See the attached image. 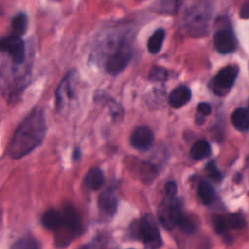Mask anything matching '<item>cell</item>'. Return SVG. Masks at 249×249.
<instances>
[{
  "label": "cell",
  "instance_id": "1",
  "mask_svg": "<svg viewBox=\"0 0 249 249\" xmlns=\"http://www.w3.org/2000/svg\"><path fill=\"white\" fill-rule=\"evenodd\" d=\"M46 130L43 110L41 108L33 109L20 123L13 135L8 149L10 157L20 159L32 152L42 143Z\"/></svg>",
  "mask_w": 249,
  "mask_h": 249
},
{
  "label": "cell",
  "instance_id": "2",
  "mask_svg": "<svg viewBox=\"0 0 249 249\" xmlns=\"http://www.w3.org/2000/svg\"><path fill=\"white\" fill-rule=\"evenodd\" d=\"M211 8L204 2L197 3L186 12L184 26L192 37H203L208 33L211 20Z\"/></svg>",
  "mask_w": 249,
  "mask_h": 249
},
{
  "label": "cell",
  "instance_id": "3",
  "mask_svg": "<svg viewBox=\"0 0 249 249\" xmlns=\"http://www.w3.org/2000/svg\"><path fill=\"white\" fill-rule=\"evenodd\" d=\"M61 214L62 224L60 230L56 232V243L60 246H66V244L82 232V220L76 208L71 204L64 206Z\"/></svg>",
  "mask_w": 249,
  "mask_h": 249
},
{
  "label": "cell",
  "instance_id": "4",
  "mask_svg": "<svg viewBox=\"0 0 249 249\" xmlns=\"http://www.w3.org/2000/svg\"><path fill=\"white\" fill-rule=\"evenodd\" d=\"M132 56L133 48L130 40L125 37L122 38L105 61L104 67L106 72L113 76L119 75L129 64Z\"/></svg>",
  "mask_w": 249,
  "mask_h": 249
},
{
  "label": "cell",
  "instance_id": "5",
  "mask_svg": "<svg viewBox=\"0 0 249 249\" xmlns=\"http://www.w3.org/2000/svg\"><path fill=\"white\" fill-rule=\"evenodd\" d=\"M184 216L185 213L182 209V203L178 198L165 196V198L159 206V221L167 230L178 228Z\"/></svg>",
  "mask_w": 249,
  "mask_h": 249
},
{
  "label": "cell",
  "instance_id": "6",
  "mask_svg": "<svg viewBox=\"0 0 249 249\" xmlns=\"http://www.w3.org/2000/svg\"><path fill=\"white\" fill-rule=\"evenodd\" d=\"M138 235L144 244V249H159L163 241L155 218L151 214L144 215L138 223Z\"/></svg>",
  "mask_w": 249,
  "mask_h": 249
},
{
  "label": "cell",
  "instance_id": "7",
  "mask_svg": "<svg viewBox=\"0 0 249 249\" xmlns=\"http://www.w3.org/2000/svg\"><path fill=\"white\" fill-rule=\"evenodd\" d=\"M239 68L236 65L223 67L209 83L210 89L219 96H224L231 89L237 78Z\"/></svg>",
  "mask_w": 249,
  "mask_h": 249
},
{
  "label": "cell",
  "instance_id": "8",
  "mask_svg": "<svg viewBox=\"0 0 249 249\" xmlns=\"http://www.w3.org/2000/svg\"><path fill=\"white\" fill-rule=\"evenodd\" d=\"M213 41L216 50L222 54L231 53L235 51L236 39L231 23L227 18H225L220 27L216 29L213 36Z\"/></svg>",
  "mask_w": 249,
  "mask_h": 249
},
{
  "label": "cell",
  "instance_id": "9",
  "mask_svg": "<svg viewBox=\"0 0 249 249\" xmlns=\"http://www.w3.org/2000/svg\"><path fill=\"white\" fill-rule=\"evenodd\" d=\"M0 52L9 53L15 63L20 64L25 59L24 43L20 36L13 34L0 40Z\"/></svg>",
  "mask_w": 249,
  "mask_h": 249
},
{
  "label": "cell",
  "instance_id": "10",
  "mask_svg": "<svg viewBox=\"0 0 249 249\" xmlns=\"http://www.w3.org/2000/svg\"><path fill=\"white\" fill-rule=\"evenodd\" d=\"M75 70H70L66 76L59 83L55 97H56V107L58 110L64 109L74 98V81H75Z\"/></svg>",
  "mask_w": 249,
  "mask_h": 249
},
{
  "label": "cell",
  "instance_id": "11",
  "mask_svg": "<svg viewBox=\"0 0 249 249\" xmlns=\"http://www.w3.org/2000/svg\"><path fill=\"white\" fill-rule=\"evenodd\" d=\"M213 225L217 233L224 234L230 229L241 230L245 228L246 221L241 213H231L228 215H216L213 217Z\"/></svg>",
  "mask_w": 249,
  "mask_h": 249
},
{
  "label": "cell",
  "instance_id": "12",
  "mask_svg": "<svg viewBox=\"0 0 249 249\" xmlns=\"http://www.w3.org/2000/svg\"><path fill=\"white\" fill-rule=\"evenodd\" d=\"M154 142L153 131L146 126H139L133 130L130 136V144L137 150H148Z\"/></svg>",
  "mask_w": 249,
  "mask_h": 249
},
{
  "label": "cell",
  "instance_id": "13",
  "mask_svg": "<svg viewBox=\"0 0 249 249\" xmlns=\"http://www.w3.org/2000/svg\"><path fill=\"white\" fill-rule=\"evenodd\" d=\"M97 203L103 214L110 217L114 216L118 206V198L115 192L110 189L102 192L98 197Z\"/></svg>",
  "mask_w": 249,
  "mask_h": 249
},
{
  "label": "cell",
  "instance_id": "14",
  "mask_svg": "<svg viewBox=\"0 0 249 249\" xmlns=\"http://www.w3.org/2000/svg\"><path fill=\"white\" fill-rule=\"evenodd\" d=\"M191 97L192 92L189 87L182 85L177 87L170 92L168 96V103L171 107L175 109L181 108L191 100Z\"/></svg>",
  "mask_w": 249,
  "mask_h": 249
},
{
  "label": "cell",
  "instance_id": "15",
  "mask_svg": "<svg viewBox=\"0 0 249 249\" xmlns=\"http://www.w3.org/2000/svg\"><path fill=\"white\" fill-rule=\"evenodd\" d=\"M41 223L47 230L57 232L61 228L62 214L55 209H49L43 214Z\"/></svg>",
  "mask_w": 249,
  "mask_h": 249
},
{
  "label": "cell",
  "instance_id": "16",
  "mask_svg": "<svg viewBox=\"0 0 249 249\" xmlns=\"http://www.w3.org/2000/svg\"><path fill=\"white\" fill-rule=\"evenodd\" d=\"M104 182L103 171L98 167L90 168L85 176V185L88 189L96 191L98 190Z\"/></svg>",
  "mask_w": 249,
  "mask_h": 249
},
{
  "label": "cell",
  "instance_id": "17",
  "mask_svg": "<svg viewBox=\"0 0 249 249\" xmlns=\"http://www.w3.org/2000/svg\"><path fill=\"white\" fill-rule=\"evenodd\" d=\"M197 194L202 201L203 204L205 205H210L212 204L217 197L216 192L213 188V186L206 180H203L199 183L198 189H197Z\"/></svg>",
  "mask_w": 249,
  "mask_h": 249
},
{
  "label": "cell",
  "instance_id": "18",
  "mask_svg": "<svg viewBox=\"0 0 249 249\" xmlns=\"http://www.w3.org/2000/svg\"><path fill=\"white\" fill-rule=\"evenodd\" d=\"M231 123L237 130L246 131L249 127V115L246 108H237L231 114Z\"/></svg>",
  "mask_w": 249,
  "mask_h": 249
},
{
  "label": "cell",
  "instance_id": "19",
  "mask_svg": "<svg viewBox=\"0 0 249 249\" xmlns=\"http://www.w3.org/2000/svg\"><path fill=\"white\" fill-rule=\"evenodd\" d=\"M210 145L209 143L204 139H199L192 146L190 151V156L193 160H199L202 159L207 158L210 155Z\"/></svg>",
  "mask_w": 249,
  "mask_h": 249
},
{
  "label": "cell",
  "instance_id": "20",
  "mask_svg": "<svg viewBox=\"0 0 249 249\" xmlns=\"http://www.w3.org/2000/svg\"><path fill=\"white\" fill-rule=\"evenodd\" d=\"M164 37H165L164 29H162V28L157 29L148 40L147 49H148L149 53H151L152 54L159 53L161 50L162 43L164 41Z\"/></svg>",
  "mask_w": 249,
  "mask_h": 249
},
{
  "label": "cell",
  "instance_id": "21",
  "mask_svg": "<svg viewBox=\"0 0 249 249\" xmlns=\"http://www.w3.org/2000/svg\"><path fill=\"white\" fill-rule=\"evenodd\" d=\"M12 28L16 35L24 34L27 28V17L24 13H19L16 15L12 20Z\"/></svg>",
  "mask_w": 249,
  "mask_h": 249
},
{
  "label": "cell",
  "instance_id": "22",
  "mask_svg": "<svg viewBox=\"0 0 249 249\" xmlns=\"http://www.w3.org/2000/svg\"><path fill=\"white\" fill-rule=\"evenodd\" d=\"M167 70L160 66H154L151 68L148 79L153 82H163L167 79Z\"/></svg>",
  "mask_w": 249,
  "mask_h": 249
},
{
  "label": "cell",
  "instance_id": "23",
  "mask_svg": "<svg viewBox=\"0 0 249 249\" xmlns=\"http://www.w3.org/2000/svg\"><path fill=\"white\" fill-rule=\"evenodd\" d=\"M184 0H163L160 5V9L163 13L175 14L181 7Z\"/></svg>",
  "mask_w": 249,
  "mask_h": 249
},
{
  "label": "cell",
  "instance_id": "24",
  "mask_svg": "<svg viewBox=\"0 0 249 249\" xmlns=\"http://www.w3.org/2000/svg\"><path fill=\"white\" fill-rule=\"evenodd\" d=\"M12 249H39L37 241L31 237H23L18 240Z\"/></svg>",
  "mask_w": 249,
  "mask_h": 249
},
{
  "label": "cell",
  "instance_id": "25",
  "mask_svg": "<svg viewBox=\"0 0 249 249\" xmlns=\"http://www.w3.org/2000/svg\"><path fill=\"white\" fill-rule=\"evenodd\" d=\"M205 170L207 171L209 177L213 180V181H216V182H220L223 178L222 176V173L220 172V170L218 169L216 163L214 160H211L209 161L206 166H205Z\"/></svg>",
  "mask_w": 249,
  "mask_h": 249
},
{
  "label": "cell",
  "instance_id": "26",
  "mask_svg": "<svg viewBox=\"0 0 249 249\" xmlns=\"http://www.w3.org/2000/svg\"><path fill=\"white\" fill-rule=\"evenodd\" d=\"M164 192L166 197H174L177 193V185L174 182H167L164 185Z\"/></svg>",
  "mask_w": 249,
  "mask_h": 249
},
{
  "label": "cell",
  "instance_id": "27",
  "mask_svg": "<svg viewBox=\"0 0 249 249\" xmlns=\"http://www.w3.org/2000/svg\"><path fill=\"white\" fill-rule=\"evenodd\" d=\"M197 112L203 116H207L211 113V106L207 102H200L197 105Z\"/></svg>",
  "mask_w": 249,
  "mask_h": 249
},
{
  "label": "cell",
  "instance_id": "28",
  "mask_svg": "<svg viewBox=\"0 0 249 249\" xmlns=\"http://www.w3.org/2000/svg\"><path fill=\"white\" fill-rule=\"evenodd\" d=\"M249 16V1L246 0L243 5L241 6V10H240V18L246 19L248 18Z\"/></svg>",
  "mask_w": 249,
  "mask_h": 249
},
{
  "label": "cell",
  "instance_id": "29",
  "mask_svg": "<svg viewBox=\"0 0 249 249\" xmlns=\"http://www.w3.org/2000/svg\"><path fill=\"white\" fill-rule=\"evenodd\" d=\"M204 117L205 116H203V115H201V114H196V118H195V120H196V123L197 124H203V122H204Z\"/></svg>",
  "mask_w": 249,
  "mask_h": 249
},
{
  "label": "cell",
  "instance_id": "30",
  "mask_svg": "<svg viewBox=\"0 0 249 249\" xmlns=\"http://www.w3.org/2000/svg\"><path fill=\"white\" fill-rule=\"evenodd\" d=\"M78 249H94V244H87V245H83L82 247L78 248Z\"/></svg>",
  "mask_w": 249,
  "mask_h": 249
},
{
  "label": "cell",
  "instance_id": "31",
  "mask_svg": "<svg viewBox=\"0 0 249 249\" xmlns=\"http://www.w3.org/2000/svg\"><path fill=\"white\" fill-rule=\"evenodd\" d=\"M80 157V150L79 149H76L75 152H74V159L75 160H78Z\"/></svg>",
  "mask_w": 249,
  "mask_h": 249
}]
</instances>
